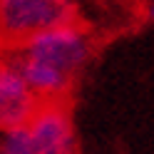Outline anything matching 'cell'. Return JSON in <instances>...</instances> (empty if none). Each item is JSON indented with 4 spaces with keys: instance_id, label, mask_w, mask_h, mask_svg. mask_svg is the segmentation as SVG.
<instances>
[{
    "instance_id": "obj_1",
    "label": "cell",
    "mask_w": 154,
    "mask_h": 154,
    "mask_svg": "<svg viewBox=\"0 0 154 154\" xmlns=\"http://www.w3.org/2000/svg\"><path fill=\"white\" fill-rule=\"evenodd\" d=\"M92 50L90 32L75 20L25 42L15 65L40 102H60L90 62Z\"/></svg>"
},
{
    "instance_id": "obj_2",
    "label": "cell",
    "mask_w": 154,
    "mask_h": 154,
    "mask_svg": "<svg viewBox=\"0 0 154 154\" xmlns=\"http://www.w3.org/2000/svg\"><path fill=\"white\" fill-rule=\"evenodd\" d=\"M75 23L70 0H0V47L20 50L32 37Z\"/></svg>"
},
{
    "instance_id": "obj_3",
    "label": "cell",
    "mask_w": 154,
    "mask_h": 154,
    "mask_svg": "<svg viewBox=\"0 0 154 154\" xmlns=\"http://www.w3.org/2000/svg\"><path fill=\"white\" fill-rule=\"evenodd\" d=\"M35 154H77L70 112L62 102H40L25 122Z\"/></svg>"
},
{
    "instance_id": "obj_4",
    "label": "cell",
    "mask_w": 154,
    "mask_h": 154,
    "mask_svg": "<svg viewBox=\"0 0 154 154\" xmlns=\"http://www.w3.org/2000/svg\"><path fill=\"white\" fill-rule=\"evenodd\" d=\"M37 104L40 100L23 80L15 60H0V129L23 127Z\"/></svg>"
},
{
    "instance_id": "obj_5",
    "label": "cell",
    "mask_w": 154,
    "mask_h": 154,
    "mask_svg": "<svg viewBox=\"0 0 154 154\" xmlns=\"http://www.w3.org/2000/svg\"><path fill=\"white\" fill-rule=\"evenodd\" d=\"M0 154H35L32 139L27 134L25 124L23 127L0 129Z\"/></svg>"
},
{
    "instance_id": "obj_6",
    "label": "cell",
    "mask_w": 154,
    "mask_h": 154,
    "mask_svg": "<svg viewBox=\"0 0 154 154\" xmlns=\"http://www.w3.org/2000/svg\"><path fill=\"white\" fill-rule=\"evenodd\" d=\"M144 13H147V20H152V23H154V0H149V3H147Z\"/></svg>"
}]
</instances>
